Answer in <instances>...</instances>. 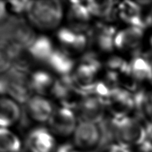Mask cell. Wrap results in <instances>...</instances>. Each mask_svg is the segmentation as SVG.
Wrapping results in <instances>:
<instances>
[{
  "label": "cell",
  "mask_w": 152,
  "mask_h": 152,
  "mask_svg": "<svg viewBox=\"0 0 152 152\" xmlns=\"http://www.w3.org/2000/svg\"><path fill=\"white\" fill-rule=\"evenodd\" d=\"M28 79L32 93L43 96L50 94L56 81L50 72L44 70H37L31 72Z\"/></svg>",
  "instance_id": "obj_17"
},
{
  "label": "cell",
  "mask_w": 152,
  "mask_h": 152,
  "mask_svg": "<svg viewBox=\"0 0 152 152\" xmlns=\"http://www.w3.org/2000/svg\"><path fill=\"white\" fill-rule=\"evenodd\" d=\"M54 50V46L51 40L43 35L37 37L32 45L28 49L30 56L34 60L45 63H47Z\"/></svg>",
  "instance_id": "obj_21"
},
{
  "label": "cell",
  "mask_w": 152,
  "mask_h": 152,
  "mask_svg": "<svg viewBox=\"0 0 152 152\" xmlns=\"http://www.w3.org/2000/svg\"><path fill=\"white\" fill-rule=\"evenodd\" d=\"M77 117L74 110L59 107L53 111V114L48 122V128L53 134L59 138L73 136L77 125Z\"/></svg>",
  "instance_id": "obj_7"
},
{
  "label": "cell",
  "mask_w": 152,
  "mask_h": 152,
  "mask_svg": "<svg viewBox=\"0 0 152 152\" xmlns=\"http://www.w3.org/2000/svg\"><path fill=\"white\" fill-rule=\"evenodd\" d=\"M72 137L73 145L83 152H94L102 145V132L97 124L79 122Z\"/></svg>",
  "instance_id": "obj_6"
},
{
  "label": "cell",
  "mask_w": 152,
  "mask_h": 152,
  "mask_svg": "<svg viewBox=\"0 0 152 152\" xmlns=\"http://www.w3.org/2000/svg\"><path fill=\"white\" fill-rule=\"evenodd\" d=\"M23 108L20 104L9 96H0V116L5 119L11 126L20 123Z\"/></svg>",
  "instance_id": "obj_22"
},
{
  "label": "cell",
  "mask_w": 152,
  "mask_h": 152,
  "mask_svg": "<svg viewBox=\"0 0 152 152\" xmlns=\"http://www.w3.org/2000/svg\"><path fill=\"white\" fill-rule=\"evenodd\" d=\"M56 39L61 46V50L71 56L83 53L88 47V38L86 34L74 32L68 27L58 29Z\"/></svg>",
  "instance_id": "obj_14"
},
{
  "label": "cell",
  "mask_w": 152,
  "mask_h": 152,
  "mask_svg": "<svg viewBox=\"0 0 152 152\" xmlns=\"http://www.w3.org/2000/svg\"><path fill=\"white\" fill-rule=\"evenodd\" d=\"M46 64L60 77L71 75L75 68L72 56L60 48L55 49Z\"/></svg>",
  "instance_id": "obj_19"
},
{
  "label": "cell",
  "mask_w": 152,
  "mask_h": 152,
  "mask_svg": "<svg viewBox=\"0 0 152 152\" xmlns=\"http://www.w3.org/2000/svg\"><path fill=\"white\" fill-rule=\"evenodd\" d=\"M53 111V107L49 99L40 95H34L23 107L20 124L26 127L31 122L39 124L48 123Z\"/></svg>",
  "instance_id": "obj_5"
},
{
  "label": "cell",
  "mask_w": 152,
  "mask_h": 152,
  "mask_svg": "<svg viewBox=\"0 0 152 152\" xmlns=\"http://www.w3.org/2000/svg\"><path fill=\"white\" fill-rule=\"evenodd\" d=\"M105 105L110 117L113 118L131 116V113H134L136 107L134 94L120 88L111 94Z\"/></svg>",
  "instance_id": "obj_12"
},
{
  "label": "cell",
  "mask_w": 152,
  "mask_h": 152,
  "mask_svg": "<svg viewBox=\"0 0 152 152\" xmlns=\"http://www.w3.org/2000/svg\"><path fill=\"white\" fill-rule=\"evenodd\" d=\"M7 83V94L20 105H25L33 96L29 84V74L11 68L4 74Z\"/></svg>",
  "instance_id": "obj_11"
},
{
  "label": "cell",
  "mask_w": 152,
  "mask_h": 152,
  "mask_svg": "<svg viewBox=\"0 0 152 152\" xmlns=\"http://www.w3.org/2000/svg\"><path fill=\"white\" fill-rule=\"evenodd\" d=\"M26 145L37 152H53L56 149V140L48 128L38 126L28 132Z\"/></svg>",
  "instance_id": "obj_15"
},
{
  "label": "cell",
  "mask_w": 152,
  "mask_h": 152,
  "mask_svg": "<svg viewBox=\"0 0 152 152\" xmlns=\"http://www.w3.org/2000/svg\"><path fill=\"white\" fill-rule=\"evenodd\" d=\"M136 107L134 117L145 124H152V89H141L134 94Z\"/></svg>",
  "instance_id": "obj_20"
},
{
  "label": "cell",
  "mask_w": 152,
  "mask_h": 152,
  "mask_svg": "<svg viewBox=\"0 0 152 152\" xmlns=\"http://www.w3.org/2000/svg\"><path fill=\"white\" fill-rule=\"evenodd\" d=\"M7 13H8V10H7V2L0 1V25H2L8 19Z\"/></svg>",
  "instance_id": "obj_27"
},
{
  "label": "cell",
  "mask_w": 152,
  "mask_h": 152,
  "mask_svg": "<svg viewBox=\"0 0 152 152\" xmlns=\"http://www.w3.org/2000/svg\"><path fill=\"white\" fill-rule=\"evenodd\" d=\"M109 124L114 142L116 143L131 148L145 142V124L135 117L113 118L109 116Z\"/></svg>",
  "instance_id": "obj_2"
},
{
  "label": "cell",
  "mask_w": 152,
  "mask_h": 152,
  "mask_svg": "<svg viewBox=\"0 0 152 152\" xmlns=\"http://www.w3.org/2000/svg\"><path fill=\"white\" fill-rule=\"evenodd\" d=\"M22 152H37V151H36L35 150L33 149L32 148H31V147H29L28 145H26V147L23 148Z\"/></svg>",
  "instance_id": "obj_30"
},
{
  "label": "cell",
  "mask_w": 152,
  "mask_h": 152,
  "mask_svg": "<svg viewBox=\"0 0 152 152\" xmlns=\"http://www.w3.org/2000/svg\"><path fill=\"white\" fill-rule=\"evenodd\" d=\"M76 115L80 122L99 125L105 118L106 105L99 98L92 94L86 95L76 108Z\"/></svg>",
  "instance_id": "obj_9"
},
{
  "label": "cell",
  "mask_w": 152,
  "mask_h": 152,
  "mask_svg": "<svg viewBox=\"0 0 152 152\" xmlns=\"http://www.w3.org/2000/svg\"><path fill=\"white\" fill-rule=\"evenodd\" d=\"M117 12L118 19L129 26L147 28L145 18L142 16V7L137 1H126L118 3Z\"/></svg>",
  "instance_id": "obj_16"
},
{
  "label": "cell",
  "mask_w": 152,
  "mask_h": 152,
  "mask_svg": "<svg viewBox=\"0 0 152 152\" xmlns=\"http://www.w3.org/2000/svg\"><path fill=\"white\" fill-rule=\"evenodd\" d=\"M150 84H151L152 86V73H151V80H150Z\"/></svg>",
  "instance_id": "obj_31"
},
{
  "label": "cell",
  "mask_w": 152,
  "mask_h": 152,
  "mask_svg": "<svg viewBox=\"0 0 152 152\" xmlns=\"http://www.w3.org/2000/svg\"><path fill=\"white\" fill-rule=\"evenodd\" d=\"M102 64L96 54L90 51L83 55L78 65L75 66L71 77L77 88L84 94L88 95L98 80Z\"/></svg>",
  "instance_id": "obj_3"
},
{
  "label": "cell",
  "mask_w": 152,
  "mask_h": 152,
  "mask_svg": "<svg viewBox=\"0 0 152 152\" xmlns=\"http://www.w3.org/2000/svg\"><path fill=\"white\" fill-rule=\"evenodd\" d=\"M50 94L60 104V107L71 110L76 109L82 99L86 96L76 86L71 75L56 79Z\"/></svg>",
  "instance_id": "obj_4"
},
{
  "label": "cell",
  "mask_w": 152,
  "mask_h": 152,
  "mask_svg": "<svg viewBox=\"0 0 152 152\" xmlns=\"http://www.w3.org/2000/svg\"><path fill=\"white\" fill-rule=\"evenodd\" d=\"M129 66V62L119 56H112L108 58L105 64L106 71L120 74L126 71Z\"/></svg>",
  "instance_id": "obj_24"
},
{
  "label": "cell",
  "mask_w": 152,
  "mask_h": 152,
  "mask_svg": "<svg viewBox=\"0 0 152 152\" xmlns=\"http://www.w3.org/2000/svg\"><path fill=\"white\" fill-rule=\"evenodd\" d=\"M7 94V83L4 75L0 76V96Z\"/></svg>",
  "instance_id": "obj_28"
},
{
  "label": "cell",
  "mask_w": 152,
  "mask_h": 152,
  "mask_svg": "<svg viewBox=\"0 0 152 152\" xmlns=\"http://www.w3.org/2000/svg\"><path fill=\"white\" fill-rule=\"evenodd\" d=\"M130 71L135 80L140 83H149L151 78L152 59L141 53L133 56L129 61Z\"/></svg>",
  "instance_id": "obj_18"
},
{
  "label": "cell",
  "mask_w": 152,
  "mask_h": 152,
  "mask_svg": "<svg viewBox=\"0 0 152 152\" xmlns=\"http://www.w3.org/2000/svg\"><path fill=\"white\" fill-rule=\"evenodd\" d=\"M29 23L41 31L59 28L63 19V6L56 0L31 1L26 13Z\"/></svg>",
  "instance_id": "obj_1"
},
{
  "label": "cell",
  "mask_w": 152,
  "mask_h": 152,
  "mask_svg": "<svg viewBox=\"0 0 152 152\" xmlns=\"http://www.w3.org/2000/svg\"><path fill=\"white\" fill-rule=\"evenodd\" d=\"M145 28L140 27L128 26L120 30L114 37V48L120 51L131 53L134 55L141 52Z\"/></svg>",
  "instance_id": "obj_8"
},
{
  "label": "cell",
  "mask_w": 152,
  "mask_h": 152,
  "mask_svg": "<svg viewBox=\"0 0 152 152\" xmlns=\"http://www.w3.org/2000/svg\"><path fill=\"white\" fill-rule=\"evenodd\" d=\"M145 21L146 28H149L150 29L152 30V5L150 7L149 12L145 17Z\"/></svg>",
  "instance_id": "obj_29"
},
{
  "label": "cell",
  "mask_w": 152,
  "mask_h": 152,
  "mask_svg": "<svg viewBox=\"0 0 152 152\" xmlns=\"http://www.w3.org/2000/svg\"><path fill=\"white\" fill-rule=\"evenodd\" d=\"M117 31L108 24L98 23L91 28L88 32V46L102 53H109L115 49L114 37Z\"/></svg>",
  "instance_id": "obj_10"
},
{
  "label": "cell",
  "mask_w": 152,
  "mask_h": 152,
  "mask_svg": "<svg viewBox=\"0 0 152 152\" xmlns=\"http://www.w3.org/2000/svg\"><path fill=\"white\" fill-rule=\"evenodd\" d=\"M31 1H11L7 2V10L14 14L19 16L22 13H26Z\"/></svg>",
  "instance_id": "obj_25"
},
{
  "label": "cell",
  "mask_w": 152,
  "mask_h": 152,
  "mask_svg": "<svg viewBox=\"0 0 152 152\" xmlns=\"http://www.w3.org/2000/svg\"><path fill=\"white\" fill-rule=\"evenodd\" d=\"M67 11L68 28L79 34L88 32L91 28V14L86 1H71Z\"/></svg>",
  "instance_id": "obj_13"
},
{
  "label": "cell",
  "mask_w": 152,
  "mask_h": 152,
  "mask_svg": "<svg viewBox=\"0 0 152 152\" xmlns=\"http://www.w3.org/2000/svg\"><path fill=\"white\" fill-rule=\"evenodd\" d=\"M22 142L19 137L10 129L0 133V152H22Z\"/></svg>",
  "instance_id": "obj_23"
},
{
  "label": "cell",
  "mask_w": 152,
  "mask_h": 152,
  "mask_svg": "<svg viewBox=\"0 0 152 152\" xmlns=\"http://www.w3.org/2000/svg\"><path fill=\"white\" fill-rule=\"evenodd\" d=\"M99 152H130V150L120 144L114 142L102 147L99 149Z\"/></svg>",
  "instance_id": "obj_26"
}]
</instances>
